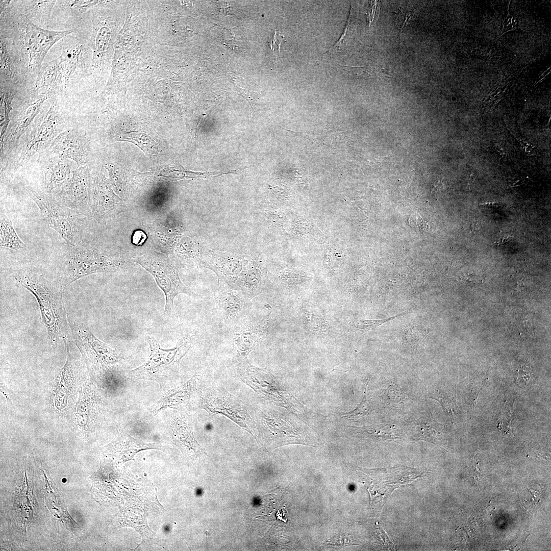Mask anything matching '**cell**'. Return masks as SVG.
I'll return each mask as SVG.
<instances>
[{
	"mask_svg": "<svg viewBox=\"0 0 551 551\" xmlns=\"http://www.w3.org/2000/svg\"><path fill=\"white\" fill-rule=\"evenodd\" d=\"M76 31H54L38 27L14 6L13 1L1 14L0 37L5 40L26 81L34 82L50 48Z\"/></svg>",
	"mask_w": 551,
	"mask_h": 551,
	"instance_id": "cell-1",
	"label": "cell"
},
{
	"mask_svg": "<svg viewBox=\"0 0 551 551\" xmlns=\"http://www.w3.org/2000/svg\"><path fill=\"white\" fill-rule=\"evenodd\" d=\"M15 279L36 299L51 342L55 344L61 339L69 340V318L63 300L64 290L59 281L31 267L19 270Z\"/></svg>",
	"mask_w": 551,
	"mask_h": 551,
	"instance_id": "cell-2",
	"label": "cell"
},
{
	"mask_svg": "<svg viewBox=\"0 0 551 551\" xmlns=\"http://www.w3.org/2000/svg\"><path fill=\"white\" fill-rule=\"evenodd\" d=\"M193 336L182 337L176 346L164 349L153 337L148 336L149 355L142 365L131 370L134 378L164 383L176 377L179 372L181 361L189 350Z\"/></svg>",
	"mask_w": 551,
	"mask_h": 551,
	"instance_id": "cell-3",
	"label": "cell"
},
{
	"mask_svg": "<svg viewBox=\"0 0 551 551\" xmlns=\"http://www.w3.org/2000/svg\"><path fill=\"white\" fill-rule=\"evenodd\" d=\"M118 266L117 261L97 251L81 244L68 245L62 257L58 281L64 291L81 278L98 272L113 271Z\"/></svg>",
	"mask_w": 551,
	"mask_h": 551,
	"instance_id": "cell-4",
	"label": "cell"
},
{
	"mask_svg": "<svg viewBox=\"0 0 551 551\" xmlns=\"http://www.w3.org/2000/svg\"><path fill=\"white\" fill-rule=\"evenodd\" d=\"M28 193L48 226L56 231L67 245L77 246L82 243L84 216L63 206L50 194L31 189Z\"/></svg>",
	"mask_w": 551,
	"mask_h": 551,
	"instance_id": "cell-5",
	"label": "cell"
},
{
	"mask_svg": "<svg viewBox=\"0 0 551 551\" xmlns=\"http://www.w3.org/2000/svg\"><path fill=\"white\" fill-rule=\"evenodd\" d=\"M62 124V116L54 99L46 113L33 123L27 131L18 160L19 165L26 164L37 153L46 151L61 133Z\"/></svg>",
	"mask_w": 551,
	"mask_h": 551,
	"instance_id": "cell-6",
	"label": "cell"
},
{
	"mask_svg": "<svg viewBox=\"0 0 551 551\" xmlns=\"http://www.w3.org/2000/svg\"><path fill=\"white\" fill-rule=\"evenodd\" d=\"M200 406L209 413L223 415L255 436L256 423L248 406L221 387H212L201 395Z\"/></svg>",
	"mask_w": 551,
	"mask_h": 551,
	"instance_id": "cell-7",
	"label": "cell"
},
{
	"mask_svg": "<svg viewBox=\"0 0 551 551\" xmlns=\"http://www.w3.org/2000/svg\"><path fill=\"white\" fill-rule=\"evenodd\" d=\"M137 262L152 274L163 291L165 296V313H169L172 310L173 300L178 294L196 295L181 282L178 269L168 260L151 256L139 258Z\"/></svg>",
	"mask_w": 551,
	"mask_h": 551,
	"instance_id": "cell-8",
	"label": "cell"
},
{
	"mask_svg": "<svg viewBox=\"0 0 551 551\" xmlns=\"http://www.w3.org/2000/svg\"><path fill=\"white\" fill-rule=\"evenodd\" d=\"M48 97L31 91L15 111L1 143V154L11 152L18 144L20 138L33 123L44 102Z\"/></svg>",
	"mask_w": 551,
	"mask_h": 551,
	"instance_id": "cell-9",
	"label": "cell"
},
{
	"mask_svg": "<svg viewBox=\"0 0 551 551\" xmlns=\"http://www.w3.org/2000/svg\"><path fill=\"white\" fill-rule=\"evenodd\" d=\"M234 371L238 379L258 393L282 406H288L286 392L265 369L252 365L247 357L239 359Z\"/></svg>",
	"mask_w": 551,
	"mask_h": 551,
	"instance_id": "cell-10",
	"label": "cell"
},
{
	"mask_svg": "<svg viewBox=\"0 0 551 551\" xmlns=\"http://www.w3.org/2000/svg\"><path fill=\"white\" fill-rule=\"evenodd\" d=\"M69 323L72 340L93 363L108 367L122 362V356L96 338L87 327L70 318Z\"/></svg>",
	"mask_w": 551,
	"mask_h": 551,
	"instance_id": "cell-11",
	"label": "cell"
},
{
	"mask_svg": "<svg viewBox=\"0 0 551 551\" xmlns=\"http://www.w3.org/2000/svg\"><path fill=\"white\" fill-rule=\"evenodd\" d=\"M89 180L86 165L77 167L72 176L62 186L58 201L63 206L85 216L89 211Z\"/></svg>",
	"mask_w": 551,
	"mask_h": 551,
	"instance_id": "cell-12",
	"label": "cell"
},
{
	"mask_svg": "<svg viewBox=\"0 0 551 551\" xmlns=\"http://www.w3.org/2000/svg\"><path fill=\"white\" fill-rule=\"evenodd\" d=\"M218 300L221 315L228 325L233 327L248 315L251 300L235 284L220 280Z\"/></svg>",
	"mask_w": 551,
	"mask_h": 551,
	"instance_id": "cell-13",
	"label": "cell"
},
{
	"mask_svg": "<svg viewBox=\"0 0 551 551\" xmlns=\"http://www.w3.org/2000/svg\"><path fill=\"white\" fill-rule=\"evenodd\" d=\"M62 52L58 60L63 91L80 79L84 66L85 48L80 39L70 34L62 39Z\"/></svg>",
	"mask_w": 551,
	"mask_h": 551,
	"instance_id": "cell-14",
	"label": "cell"
},
{
	"mask_svg": "<svg viewBox=\"0 0 551 551\" xmlns=\"http://www.w3.org/2000/svg\"><path fill=\"white\" fill-rule=\"evenodd\" d=\"M167 432L183 454L196 458L205 453L194 437L191 419L185 411L178 410L170 416L167 421Z\"/></svg>",
	"mask_w": 551,
	"mask_h": 551,
	"instance_id": "cell-15",
	"label": "cell"
},
{
	"mask_svg": "<svg viewBox=\"0 0 551 551\" xmlns=\"http://www.w3.org/2000/svg\"><path fill=\"white\" fill-rule=\"evenodd\" d=\"M88 142L80 131L70 129L60 133L47 151L62 159L75 161L77 167L85 166L88 161Z\"/></svg>",
	"mask_w": 551,
	"mask_h": 551,
	"instance_id": "cell-16",
	"label": "cell"
},
{
	"mask_svg": "<svg viewBox=\"0 0 551 551\" xmlns=\"http://www.w3.org/2000/svg\"><path fill=\"white\" fill-rule=\"evenodd\" d=\"M268 320H253L247 316L233 327V341L239 359L248 354L262 340L267 328Z\"/></svg>",
	"mask_w": 551,
	"mask_h": 551,
	"instance_id": "cell-17",
	"label": "cell"
},
{
	"mask_svg": "<svg viewBox=\"0 0 551 551\" xmlns=\"http://www.w3.org/2000/svg\"><path fill=\"white\" fill-rule=\"evenodd\" d=\"M39 159L43 174V183L47 193L62 186L70 178L71 164L46 150L42 153Z\"/></svg>",
	"mask_w": 551,
	"mask_h": 551,
	"instance_id": "cell-18",
	"label": "cell"
},
{
	"mask_svg": "<svg viewBox=\"0 0 551 551\" xmlns=\"http://www.w3.org/2000/svg\"><path fill=\"white\" fill-rule=\"evenodd\" d=\"M196 374L184 383L165 392L149 408V412L155 415L168 408L184 410L194 392L197 384Z\"/></svg>",
	"mask_w": 551,
	"mask_h": 551,
	"instance_id": "cell-19",
	"label": "cell"
},
{
	"mask_svg": "<svg viewBox=\"0 0 551 551\" xmlns=\"http://www.w3.org/2000/svg\"><path fill=\"white\" fill-rule=\"evenodd\" d=\"M235 284L251 300L259 294L267 292L270 288L265 269L258 261L247 264Z\"/></svg>",
	"mask_w": 551,
	"mask_h": 551,
	"instance_id": "cell-20",
	"label": "cell"
},
{
	"mask_svg": "<svg viewBox=\"0 0 551 551\" xmlns=\"http://www.w3.org/2000/svg\"><path fill=\"white\" fill-rule=\"evenodd\" d=\"M31 91L51 97L62 91L59 60L42 65Z\"/></svg>",
	"mask_w": 551,
	"mask_h": 551,
	"instance_id": "cell-21",
	"label": "cell"
},
{
	"mask_svg": "<svg viewBox=\"0 0 551 551\" xmlns=\"http://www.w3.org/2000/svg\"><path fill=\"white\" fill-rule=\"evenodd\" d=\"M114 443L115 456L118 461L122 462L132 459L138 452L142 450L161 449V446L158 444L141 442L132 437L124 431H121L119 434Z\"/></svg>",
	"mask_w": 551,
	"mask_h": 551,
	"instance_id": "cell-22",
	"label": "cell"
},
{
	"mask_svg": "<svg viewBox=\"0 0 551 551\" xmlns=\"http://www.w3.org/2000/svg\"><path fill=\"white\" fill-rule=\"evenodd\" d=\"M0 38L1 83L18 86L26 81L11 56L5 40Z\"/></svg>",
	"mask_w": 551,
	"mask_h": 551,
	"instance_id": "cell-23",
	"label": "cell"
},
{
	"mask_svg": "<svg viewBox=\"0 0 551 551\" xmlns=\"http://www.w3.org/2000/svg\"><path fill=\"white\" fill-rule=\"evenodd\" d=\"M56 1H13L14 6L26 14L33 22L47 24Z\"/></svg>",
	"mask_w": 551,
	"mask_h": 551,
	"instance_id": "cell-24",
	"label": "cell"
},
{
	"mask_svg": "<svg viewBox=\"0 0 551 551\" xmlns=\"http://www.w3.org/2000/svg\"><path fill=\"white\" fill-rule=\"evenodd\" d=\"M115 200L107 181L103 175L95 181L93 189V209L95 216L109 214L114 209Z\"/></svg>",
	"mask_w": 551,
	"mask_h": 551,
	"instance_id": "cell-25",
	"label": "cell"
},
{
	"mask_svg": "<svg viewBox=\"0 0 551 551\" xmlns=\"http://www.w3.org/2000/svg\"><path fill=\"white\" fill-rule=\"evenodd\" d=\"M410 427L414 439L437 442L439 437V424L426 411L421 412L412 420Z\"/></svg>",
	"mask_w": 551,
	"mask_h": 551,
	"instance_id": "cell-26",
	"label": "cell"
},
{
	"mask_svg": "<svg viewBox=\"0 0 551 551\" xmlns=\"http://www.w3.org/2000/svg\"><path fill=\"white\" fill-rule=\"evenodd\" d=\"M359 435L379 440H394L401 437L402 431L397 426L390 424H373L355 428Z\"/></svg>",
	"mask_w": 551,
	"mask_h": 551,
	"instance_id": "cell-27",
	"label": "cell"
},
{
	"mask_svg": "<svg viewBox=\"0 0 551 551\" xmlns=\"http://www.w3.org/2000/svg\"><path fill=\"white\" fill-rule=\"evenodd\" d=\"M16 86L1 83V143L10 121L13 101L14 98Z\"/></svg>",
	"mask_w": 551,
	"mask_h": 551,
	"instance_id": "cell-28",
	"label": "cell"
},
{
	"mask_svg": "<svg viewBox=\"0 0 551 551\" xmlns=\"http://www.w3.org/2000/svg\"><path fill=\"white\" fill-rule=\"evenodd\" d=\"M0 245L15 251L25 249L27 247L17 234L11 220L6 217L1 220Z\"/></svg>",
	"mask_w": 551,
	"mask_h": 551,
	"instance_id": "cell-29",
	"label": "cell"
},
{
	"mask_svg": "<svg viewBox=\"0 0 551 551\" xmlns=\"http://www.w3.org/2000/svg\"><path fill=\"white\" fill-rule=\"evenodd\" d=\"M118 140L132 142L145 153L154 155L158 153L157 144L153 138L143 132H131L121 135H117Z\"/></svg>",
	"mask_w": 551,
	"mask_h": 551,
	"instance_id": "cell-30",
	"label": "cell"
},
{
	"mask_svg": "<svg viewBox=\"0 0 551 551\" xmlns=\"http://www.w3.org/2000/svg\"><path fill=\"white\" fill-rule=\"evenodd\" d=\"M358 24L357 11L350 7V13L345 28L336 43L327 52L328 53L339 52L355 35Z\"/></svg>",
	"mask_w": 551,
	"mask_h": 551,
	"instance_id": "cell-31",
	"label": "cell"
},
{
	"mask_svg": "<svg viewBox=\"0 0 551 551\" xmlns=\"http://www.w3.org/2000/svg\"><path fill=\"white\" fill-rule=\"evenodd\" d=\"M368 383L369 381L365 384L364 396L361 402L354 410L343 413L342 417L348 420H354L361 418L368 414L370 409L369 404L366 398V391Z\"/></svg>",
	"mask_w": 551,
	"mask_h": 551,
	"instance_id": "cell-32",
	"label": "cell"
},
{
	"mask_svg": "<svg viewBox=\"0 0 551 551\" xmlns=\"http://www.w3.org/2000/svg\"><path fill=\"white\" fill-rule=\"evenodd\" d=\"M383 391L385 396L390 403H398L405 399L406 394L396 384L390 383L384 386Z\"/></svg>",
	"mask_w": 551,
	"mask_h": 551,
	"instance_id": "cell-33",
	"label": "cell"
},
{
	"mask_svg": "<svg viewBox=\"0 0 551 551\" xmlns=\"http://www.w3.org/2000/svg\"><path fill=\"white\" fill-rule=\"evenodd\" d=\"M213 173L207 174L200 172H194L185 170H179L170 167L169 169H164L162 172H161V175L162 177L166 179H169V180H179L181 178H183L185 177H200L202 176L211 175Z\"/></svg>",
	"mask_w": 551,
	"mask_h": 551,
	"instance_id": "cell-34",
	"label": "cell"
},
{
	"mask_svg": "<svg viewBox=\"0 0 551 551\" xmlns=\"http://www.w3.org/2000/svg\"><path fill=\"white\" fill-rule=\"evenodd\" d=\"M343 74L354 77L369 78L375 74V70L373 68L365 67H353L341 66Z\"/></svg>",
	"mask_w": 551,
	"mask_h": 551,
	"instance_id": "cell-35",
	"label": "cell"
},
{
	"mask_svg": "<svg viewBox=\"0 0 551 551\" xmlns=\"http://www.w3.org/2000/svg\"><path fill=\"white\" fill-rule=\"evenodd\" d=\"M61 2L64 6L76 14H80L84 12L89 8L98 3L97 1H63Z\"/></svg>",
	"mask_w": 551,
	"mask_h": 551,
	"instance_id": "cell-36",
	"label": "cell"
},
{
	"mask_svg": "<svg viewBox=\"0 0 551 551\" xmlns=\"http://www.w3.org/2000/svg\"><path fill=\"white\" fill-rule=\"evenodd\" d=\"M406 312L398 314L395 316L387 318L380 319V320H364L359 319L356 321L354 324L355 327L359 329H370L374 328H376L378 326L381 325L387 322L390 320L398 317Z\"/></svg>",
	"mask_w": 551,
	"mask_h": 551,
	"instance_id": "cell-37",
	"label": "cell"
},
{
	"mask_svg": "<svg viewBox=\"0 0 551 551\" xmlns=\"http://www.w3.org/2000/svg\"><path fill=\"white\" fill-rule=\"evenodd\" d=\"M400 10L398 14L396 21L397 22L398 26H400V29H402L407 23V20H409L413 16L414 13L413 11H407L405 9H402Z\"/></svg>",
	"mask_w": 551,
	"mask_h": 551,
	"instance_id": "cell-38",
	"label": "cell"
},
{
	"mask_svg": "<svg viewBox=\"0 0 551 551\" xmlns=\"http://www.w3.org/2000/svg\"><path fill=\"white\" fill-rule=\"evenodd\" d=\"M284 37L281 35L278 30H276L274 31L273 37L270 44L271 51L276 54L280 53L281 45L283 41H284Z\"/></svg>",
	"mask_w": 551,
	"mask_h": 551,
	"instance_id": "cell-39",
	"label": "cell"
},
{
	"mask_svg": "<svg viewBox=\"0 0 551 551\" xmlns=\"http://www.w3.org/2000/svg\"><path fill=\"white\" fill-rule=\"evenodd\" d=\"M380 3L378 1H371L368 11V18L369 24L371 23L375 17L379 14Z\"/></svg>",
	"mask_w": 551,
	"mask_h": 551,
	"instance_id": "cell-40",
	"label": "cell"
},
{
	"mask_svg": "<svg viewBox=\"0 0 551 551\" xmlns=\"http://www.w3.org/2000/svg\"><path fill=\"white\" fill-rule=\"evenodd\" d=\"M146 238V235L142 231H136L132 237V243L136 245H141L144 242Z\"/></svg>",
	"mask_w": 551,
	"mask_h": 551,
	"instance_id": "cell-41",
	"label": "cell"
},
{
	"mask_svg": "<svg viewBox=\"0 0 551 551\" xmlns=\"http://www.w3.org/2000/svg\"><path fill=\"white\" fill-rule=\"evenodd\" d=\"M12 1L1 0L0 1V14L5 12L11 6Z\"/></svg>",
	"mask_w": 551,
	"mask_h": 551,
	"instance_id": "cell-42",
	"label": "cell"
},
{
	"mask_svg": "<svg viewBox=\"0 0 551 551\" xmlns=\"http://www.w3.org/2000/svg\"><path fill=\"white\" fill-rule=\"evenodd\" d=\"M528 371H527L525 369H522L521 368L518 371L517 378H521L522 379L524 380V382L528 383V380H529L530 378V377H528V375H529V373H528Z\"/></svg>",
	"mask_w": 551,
	"mask_h": 551,
	"instance_id": "cell-43",
	"label": "cell"
},
{
	"mask_svg": "<svg viewBox=\"0 0 551 551\" xmlns=\"http://www.w3.org/2000/svg\"><path fill=\"white\" fill-rule=\"evenodd\" d=\"M443 187L442 179L440 178L437 180L434 183V187L432 190V192H437L441 190Z\"/></svg>",
	"mask_w": 551,
	"mask_h": 551,
	"instance_id": "cell-44",
	"label": "cell"
},
{
	"mask_svg": "<svg viewBox=\"0 0 551 551\" xmlns=\"http://www.w3.org/2000/svg\"><path fill=\"white\" fill-rule=\"evenodd\" d=\"M512 238H513V237L511 236H509V235L505 236L503 237L502 238L499 239L498 241H497L496 242H495V244H496L497 245V244L505 243V242L509 241Z\"/></svg>",
	"mask_w": 551,
	"mask_h": 551,
	"instance_id": "cell-45",
	"label": "cell"
},
{
	"mask_svg": "<svg viewBox=\"0 0 551 551\" xmlns=\"http://www.w3.org/2000/svg\"><path fill=\"white\" fill-rule=\"evenodd\" d=\"M494 147L495 148V149H496V150L497 151V152L498 153H500V154H505V153H504V151L503 149V148H502V147H501L500 146H499V145H498V144H495V145H494Z\"/></svg>",
	"mask_w": 551,
	"mask_h": 551,
	"instance_id": "cell-46",
	"label": "cell"
},
{
	"mask_svg": "<svg viewBox=\"0 0 551 551\" xmlns=\"http://www.w3.org/2000/svg\"><path fill=\"white\" fill-rule=\"evenodd\" d=\"M478 229V223L477 222H473L471 226V232H473Z\"/></svg>",
	"mask_w": 551,
	"mask_h": 551,
	"instance_id": "cell-47",
	"label": "cell"
},
{
	"mask_svg": "<svg viewBox=\"0 0 551 551\" xmlns=\"http://www.w3.org/2000/svg\"><path fill=\"white\" fill-rule=\"evenodd\" d=\"M474 179H475V177L473 175V173L470 174V175L469 176V180H468L469 184H471L474 181Z\"/></svg>",
	"mask_w": 551,
	"mask_h": 551,
	"instance_id": "cell-48",
	"label": "cell"
},
{
	"mask_svg": "<svg viewBox=\"0 0 551 551\" xmlns=\"http://www.w3.org/2000/svg\"><path fill=\"white\" fill-rule=\"evenodd\" d=\"M480 205H487V206H497V203H483V204H480Z\"/></svg>",
	"mask_w": 551,
	"mask_h": 551,
	"instance_id": "cell-49",
	"label": "cell"
}]
</instances>
